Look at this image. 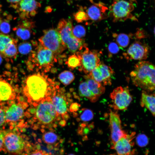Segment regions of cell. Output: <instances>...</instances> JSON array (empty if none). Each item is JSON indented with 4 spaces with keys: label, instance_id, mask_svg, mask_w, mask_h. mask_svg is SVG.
Returning <instances> with one entry per match:
<instances>
[{
    "label": "cell",
    "instance_id": "cell-15",
    "mask_svg": "<svg viewBox=\"0 0 155 155\" xmlns=\"http://www.w3.org/2000/svg\"><path fill=\"white\" fill-rule=\"evenodd\" d=\"M135 133L133 132L131 134H127L120 139L111 148L116 152L117 155H134L135 150L132 148L134 142L132 140Z\"/></svg>",
    "mask_w": 155,
    "mask_h": 155
},
{
    "label": "cell",
    "instance_id": "cell-6",
    "mask_svg": "<svg viewBox=\"0 0 155 155\" xmlns=\"http://www.w3.org/2000/svg\"><path fill=\"white\" fill-rule=\"evenodd\" d=\"M132 0H113L108 9V16L114 22L125 21L127 19L137 20L131 13L134 7Z\"/></svg>",
    "mask_w": 155,
    "mask_h": 155
},
{
    "label": "cell",
    "instance_id": "cell-21",
    "mask_svg": "<svg viewBox=\"0 0 155 155\" xmlns=\"http://www.w3.org/2000/svg\"><path fill=\"white\" fill-rule=\"evenodd\" d=\"M13 92L10 84L5 80L0 78V100L5 101L10 99Z\"/></svg>",
    "mask_w": 155,
    "mask_h": 155
},
{
    "label": "cell",
    "instance_id": "cell-39",
    "mask_svg": "<svg viewBox=\"0 0 155 155\" xmlns=\"http://www.w3.org/2000/svg\"><path fill=\"white\" fill-rule=\"evenodd\" d=\"M5 119V113L0 108V127L4 123Z\"/></svg>",
    "mask_w": 155,
    "mask_h": 155
},
{
    "label": "cell",
    "instance_id": "cell-18",
    "mask_svg": "<svg viewBox=\"0 0 155 155\" xmlns=\"http://www.w3.org/2000/svg\"><path fill=\"white\" fill-rule=\"evenodd\" d=\"M52 103L58 114L63 115L66 113L67 110V104L66 99L63 95L58 93L53 96Z\"/></svg>",
    "mask_w": 155,
    "mask_h": 155
},
{
    "label": "cell",
    "instance_id": "cell-25",
    "mask_svg": "<svg viewBox=\"0 0 155 155\" xmlns=\"http://www.w3.org/2000/svg\"><path fill=\"white\" fill-rule=\"evenodd\" d=\"M68 67L71 69H74L81 65V60L80 56L76 53L70 56L67 61Z\"/></svg>",
    "mask_w": 155,
    "mask_h": 155
},
{
    "label": "cell",
    "instance_id": "cell-16",
    "mask_svg": "<svg viewBox=\"0 0 155 155\" xmlns=\"http://www.w3.org/2000/svg\"><path fill=\"white\" fill-rule=\"evenodd\" d=\"M109 115L111 138L113 145L127 134L122 129L119 115L117 112L112 111L110 112Z\"/></svg>",
    "mask_w": 155,
    "mask_h": 155
},
{
    "label": "cell",
    "instance_id": "cell-35",
    "mask_svg": "<svg viewBox=\"0 0 155 155\" xmlns=\"http://www.w3.org/2000/svg\"><path fill=\"white\" fill-rule=\"evenodd\" d=\"M120 47L115 42H112L110 43L108 45V51L109 53L108 56L118 53L119 51Z\"/></svg>",
    "mask_w": 155,
    "mask_h": 155
},
{
    "label": "cell",
    "instance_id": "cell-32",
    "mask_svg": "<svg viewBox=\"0 0 155 155\" xmlns=\"http://www.w3.org/2000/svg\"><path fill=\"white\" fill-rule=\"evenodd\" d=\"M72 32L75 36L77 38L82 39V38L85 36L86 30L84 26L77 25L73 28Z\"/></svg>",
    "mask_w": 155,
    "mask_h": 155
},
{
    "label": "cell",
    "instance_id": "cell-13",
    "mask_svg": "<svg viewBox=\"0 0 155 155\" xmlns=\"http://www.w3.org/2000/svg\"><path fill=\"white\" fill-rule=\"evenodd\" d=\"M92 3L88 8L83 9L86 14L88 21L97 22L106 19L108 17L106 11L108 8L103 3L94 2L93 0H89Z\"/></svg>",
    "mask_w": 155,
    "mask_h": 155
},
{
    "label": "cell",
    "instance_id": "cell-22",
    "mask_svg": "<svg viewBox=\"0 0 155 155\" xmlns=\"http://www.w3.org/2000/svg\"><path fill=\"white\" fill-rule=\"evenodd\" d=\"M78 91L81 96L87 98L92 102H96L98 99L89 90L87 83L86 81L82 82L80 83L79 86Z\"/></svg>",
    "mask_w": 155,
    "mask_h": 155
},
{
    "label": "cell",
    "instance_id": "cell-14",
    "mask_svg": "<svg viewBox=\"0 0 155 155\" xmlns=\"http://www.w3.org/2000/svg\"><path fill=\"white\" fill-rule=\"evenodd\" d=\"M114 73L110 67L100 62L89 74L96 81L104 86L111 84V77Z\"/></svg>",
    "mask_w": 155,
    "mask_h": 155
},
{
    "label": "cell",
    "instance_id": "cell-5",
    "mask_svg": "<svg viewBox=\"0 0 155 155\" xmlns=\"http://www.w3.org/2000/svg\"><path fill=\"white\" fill-rule=\"evenodd\" d=\"M32 147L21 135L15 133H7L4 136L3 151L13 155H28Z\"/></svg>",
    "mask_w": 155,
    "mask_h": 155
},
{
    "label": "cell",
    "instance_id": "cell-40",
    "mask_svg": "<svg viewBox=\"0 0 155 155\" xmlns=\"http://www.w3.org/2000/svg\"><path fill=\"white\" fill-rule=\"evenodd\" d=\"M28 155H45L44 152L38 150H32Z\"/></svg>",
    "mask_w": 155,
    "mask_h": 155
},
{
    "label": "cell",
    "instance_id": "cell-29",
    "mask_svg": "<svg viewBox=\"0 0 155 155\" xmlns=\"http://www.w3.org/2000/svg\"><path fill=\"white\" fill-rule=\"evenodd\" d=\"M42 139L44 142L46 144H52L55 143L57 141V135L52 131H48L44 133Z\"/></svg>",
    "mask_w": 155,
    "mask_h": 155
},
{
    "label": "cell",
    "instance_id": "cell-12",
    "mask_svg": "<svg viewBox=\"0 0 155 155\" xmlns=\"http://www.w3.org/2000/svg\"><path fill=\"white\" fill-rule=\"evenodd\" d=\"M149 51V47L147 44L136 41L129 46L123 55L128 61L145 60L147 58Z\"/></svg>",
    "mask_w": 155,
    "mask_h": 155
},
{
    "label": "cell",
    "instance_id": "cell-45",
    "mask_svg": "<svg viewBox=\"0 0 155 155\" xmlns=\"http://www.w3.org/2000/svg\"><path fill=\"white\" fill-rule=\"evenodd\" d=\"M154 33L155 34V27L154 28Z\"/></svg>",
    "mask_w": 155,
    "mask_h": 155
},
{
    "label": "cell",
    "instance_id": "cell-28",
    "mask_svg": "<svg viewBox=\"0 0 155 155\" xmlns=\"http://www.w3.org/2000/svg\"><path fill=\"white\" fill-rule=\"evenodd\" d=\"M31 29L19 26L16 28V35L20 39L23 40L28 39L31 34Z\"/></svg>",
    "mask_w": 155,
    "mask_h": 155
},
{
    "label": "cell",
    "instance_id": "cell-9",
    "mask_svg": "<svg viewBox=\"0 0 155 155\" xmlns=\"http://www.w3.org/2000/svg\"><path fill=\"white\" fill-rule=\"evenodd\" d=\"M110 96L113 103L111 106L117 110L126 109L132 100L127 87L116 88L111 93Z\"/></svg>",
    "mask_w": 155,
    "mask_h": 155
},
{
    "label": "cell",
    "instance_id": "cell-27",
    "mask_svg": "<svg viewBox=\"0 0 155 155\" xmlns=\"http://www.w3.org/2000/svg\"><path fill=\"white\" fill-rule=\"evenodd\" d=\"M14 40L9 36L0 33V53L2 54L7 46Z\"/></svg>",
    "mask_w": 155,
    "mask_h": 155
},
{
    "label": "cell",
    "instance_id": "cell-19",
    "mask_svg": "<svg viewBox=\"0 0 155 155\" xmlns=\"http://www.w3.org/2000/svg\"><path fill=\"white\" fill-rule=\"evenodd\" d=\"M141 105L147 108L155 116V95L142 92L140 102Z\"/></svg>",
    "mask_w": 155,
    "mask_h": 155
},
{
    "label": "cell",
    "instance_id": "cell-37",
    "mask_svg": "<svg viewBox=\"0 0 155 155\" xmlns=\"http://www.w3.org/2000/svg\"><path fill=\"white\" fill-rule=\"evenodd\" d=\"M22 20L19 23L18 26L30 29L34 27L35 25L34 22L30 21L28 19Z\"/></svg>",
    "mask_w": 155,
    "mask_h": 155
},
{
    "label": "cell",
    "instance_id": "cell-1",
    "mask_svg": "<svg viewBox=\"0 0 155 155\" xmlns=\"http://www.w3.org/2000/svg\"><path fill=\"white\" fill-rule=\"evenodd\" d=\"M133 84L145 91L155 90V65L147 61L137 63L130 73Z\"/></svg>",
    "mask_w": 155,
    "mask_h": 155
},
{
    "label": "cell",
    "instance_id": "cell-36",
    "mask_svg": "<svg viewBox=\"0 0 155 155\" xmlns=\"http://www.w3.org/2000/svg\"><path fill=\"white\" fill-rule=\"evenodd\" d=\"M10 30V27L9 21L5 19L2 21L0 24V30L5 34L8 33Z\"/></svg>",
    "mask_w": 155,
    "mask_h": 155
},
{
    "label": "cell",
    "instance_id": "cell-7",
    "mask_svg": "<svg viewBox=\"0 0 155 155\" xmlns=\"http://www.w3.org/2000/svg\"><path fill=\"white\" fill-rule=\"evenodd\" d=\"M43 35L39 39V43L52 51L56 55L61 53L66 48L56 29L43 30Z\"/></svg>",
    "mask_w": 155,
    "mask_h": 155
},
{
    "label": "cell",
    "instance_id": "cell-44",
    "mask_svg": "<svg viewBox=\"0 0 155 155\" xmlns=\"http://www.w3.org/2000/svg\"><path fill=\"white\" fill-rule=\"evenodd\" d=\"M2 19H1V16H0V24L1 23V21H2Z\"/></svg>",
    "mask_w": 155,
    "mask_h": 155
},
{
    "label": "cell",
    "instance_id": "cell-17",
    "mask_svg": "<svg viewBox=\"0 0 155 155\" xmlns=\"http://www.w3.org/2000/svg\"><path fill=\"white\" fill-rule=\"evenodd\" d=\"M84 78L87 83L89 90L94 95L99 98L105 92L104 86L96 81L89 74H86Z\"/></svg>",
    "mask_w": 155,
    "mask_h": 155
},
{
    "label": "cell",
    "instance_id": "cell-43",
    "mask_svg": "<svg viewBox=\"0 0 155 155\" xmlns=\"http://www.w3.org/2000/svg\"><path fill=\"white\" fill-rule=\"evenodd\" d=\"M2 58H1V55H0V64H1V63L2 62Z\"/></svg>",
    "mask_w": 155,
    "mask_h": 155
},
{
    "label": "cell",
    "instance_id": "cell-2",
    "mask_svg": "<svg viewBox=\"0 0 155 155\" xmlns=\"http://www.w3.org/2000/svg\"><path fill=\"white\" fill-rule=\"evenodd\" d=\"M44 73L37 72L28 76L26 79L24 92L33 101L39 102L44 98L52 85L51 80Z\"/></svg>",
    "mask_w": 155,
    "mask_h": 155
},
{
    "label": "cell",
    "instance_id": "cell-33",
    "mask_svg": "<svg viewBox=\"0 0 155 155\" xmlns=\"http://www.w3.org/2000/svg\"><path fill=\"white\" fill-rule=\"evenodd\" d=\"M32 49V46L30 43L28 42H22L19 45L18 50L19 52L23 55L29 53Z\"/></svg>",
    "mask_w": 155,
    "mask_h": 155
},
{
    "label": "cell",
    "instance_id": "cell-4",
    "mask_svg": "<svg viewBox=\"0 0 155 155\" xmlns=\"http://www.w3.org/2000/svg\"><path fill=\"white\" fill-rule=\"evenodd\" d=\"M57 29L66 48L70 52L76 53L87 46L82 39L77 38L73 35L71 19H61L58 24Z\"/></svg>",
    "mask_w": 155,
    "mask_h": 155
},
{
    "label": "cell",
    "instance_id": "cell-26",
    "mask_svg": "<svg viewBox=\"0 0 155 155\" xmlns=\"http://www.w3.org/2000/svg\"><path fill=\"white\" fill-rule=\"evenodd\" d=\"M17 53L16 41L14 40L7 46L2 54L5 57L11 58L16 56Z\"/></svg>",
    "mask_w": 155,
    "mask_h": 155
},
{
    "label": "cell",
    "instance_id": "cell-46",
    "mask_svg": "<svg viewBox=\"0 0 155 155\" xmlns=\"http://www.w3.org/2000/svg\"><path fill=\"white\" fill-rule=\"evenodd\" d=\"M68 155H75L73 154H68Z\"/></svg>",
    "mask_w": 155,
    "mask_h": 155
},
{
    "label": "cell",
    "instance_id": "cell-31",
    "mask_svg": "<svg viewBox=\"0 0 155 155\" xmlns=\"http://www.w3.org/2000/svg\"><path fill=\"white\" fill-rule=\"evenodd\" d=\"M75 20L78 22L88 21L86 14L82 7H80L78 11L73 14Z\"/></svg>",
    "mask_w": 155,
    "mask_h": 155
},
{
    "label": "cell",
    "instance_id": "cell-8",
    "mask_svg": "<svg viewBox=\"0 0 155 155\" xmlns=\"http://www.w3.org/2000/svg\"><path fill=\"white\" fill-rule=\"evenodd\" d=\"M81 60V65L79 69L86 74L89 73L98 65L100 61V53L96 50H90L86 47L83 51L78 52Z\"/></svg>",
    "mask_w": 155,
    "mask_h": 155
},
{
    "label": "cell",
    "instance_id": "cell-30",
    "mask_svg": "<svg viewBox=\"0 0 155 155\" xmlns=\"http://www.w3.org/2000/svg\"><path fill=\"white\" fill-rule=\"evenodd\" d=\"M80 119L84 122L90 121L94 117V113L91 110L87 108H83L81 110Z\"/></svg>",
    "mask_w": 155,
    "mask_h": 155
},
{
    "label": "cell",
    "instance_id": "cell-20",
    "mask_svg": "<svg viewBox=\"0 0 155 155\" xmlns=\"http://www.w3.org/2000/svg\"><path fill=\"white\" fill-rule=\"evenodd\" d=\"M24 111L20 106L13 104L6 111L5 119L9 121H16L22 116Z\"/></svg>",
    "mask_w": 155,
    "mask_h": 155
},
{
    "label": "cell",
    "instance_id": "cell-34",
    "mask_svg": "<svg viewBox=\"0 0 155 155\" xmlns=\"http://www.w3.org/2000/svg\"><path fill=\"white\" fill-rule=\"evenodd\" d=\"M136 142L139 147H144L148 144V140L147 136L145 134H139L136 137Z\"/></svg>",
    "mask_w": 155,
    "mask_h": 155
},
{
    "label": "cell",
    "instance_id": "cell-3",
    "mask_svg": "<svg viewBox=\"0 0 155 155\" xmlns=\"http://www.w3.org/2000/svg\"><path fill=\"white\" fill-rule=\"evenodd\" d=\"M56 57L52 51L39 43L29 57L28 67L31 70L34 69L37 72H48L57 61Z\"/></svg>",
    "mask_w": 155,
    "mask_h": 155
},
{
    "label": "cell",
    "instance_id": "cell-23",
    "mask_svg": "<svg viewBox=\"0 0 155 155\" xmlns=\"http://www.w3.org/2000/svg\"><path fill=\"white\" fill-rule=\"evenodd\" d=\"M113 36L115 39L117 44L121 48H125L128 45L130 38H131L132 33L127 34L124 33H113Z\"/></svg>",
    "mask_w": 155,
    "mask_h": 155
},
{
    "label": "cell",
    "instance_id": "cell-10",
    "mask_svg": "<svg viewBox=\"0 0 155 155\" xmlns=\"http://www.w3.org/2000/svg\"><path fill=\"white\" fill-rule=\"evenodd\" d=\"M59 114L52 102L50 101L41 102L36 108V118L41 123L44 125L53 123L56 120Z\"/></svg>",
    "mask_w": 155,
    "mask_h": 155
},
{
    "label": "cell",
    "instance_id": "cell-11",
    "mask_svg": "<svg viewBox=\"0 0 155 155\" xmlns=\"http://www.w3.org/2000/svg\"><path fill=\"white\" fill-rule=\"evenodd\" d=\"M40 7V4L36 0H21L12 8L16 10L21 19L25 20L35 16Z\"/></svg>",
    "mask_w": 155,
    "mask_h": 155
},
{
    "label": "cell",
    "instance_id": "cell-41",
    "mask_svg": "<svg viewBox=\"0 0 155 155\" xmlns=\"http://www.w3.org/2000/svg\"><path fill=\"white\" fill-rule=\"evenodd\" d=\"M21 0H6L7 2L10 3V6L12 7L17 4Z\"/></svg>",
    "mask_w": 155,
    "mask_h": 155
},
{
    "label": "cell",
    "instance_id": "cell-38",
    "mask_svg": "<svg viewBox=\"0 0 155 155\" xmlns=\"http://www.w3.org/2000/svg\"><path fill=\"white\" fill-rule=\"evenodd\" d=\"M147 36L142 30L138 29L136 33L133 34V37L136 39H140L147 37Z\"/></svg>",
    "mask_w": 155,
    "mask_h": 155
},
{
    "label": "cell",
    "instance_id": "cell-24",
    "mask_svg": "<svg viewBox=\"0 0 155 155\" xmlns=\"http://www.w3.org/2000/svg\"><path fill=\"white\" fill-rule=\"evenodd\" d=\"M58 78L60 82L65 85L69 84L75 79L73 73L68 71H65L61 73Z\"/></svg>",
    "mask_w": 155,
    "mask_h": 155
},
{
    "label": "cell",
    "instance_id": "cell-42",
    "mask_svg": "<svg viewBox=\"0 0 155 155\" xmlns=\"http://www.w3.org/2000/svg\"><path fill=\"white\" fill-rule=\"evenodd\" d=\"M4 136L3 134L0 133V152L3 150Z\"/></svg>",
    "mask_w": 155,
    "mask_h": 155
}]
</instances>
